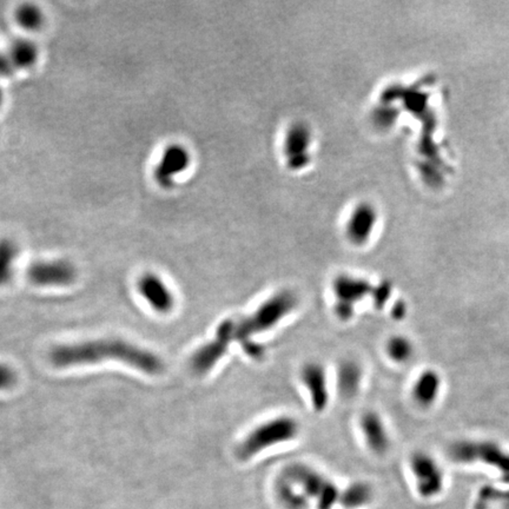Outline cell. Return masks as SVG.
Masks as SVG:
<instances>
[{"instance_id":"obj_25","label":"cell","mask_w":509,"mask_h":509,"mask_svg":"<svg viewBox=\"0 0 509 509\" xmlns=\"http://www.w3.org/2000/svg\"><path fill=\"white\" fill-rule=\"evenodd\" d=\"M17 381V375L9 365L0 363V390L9 389Z\"/></svg>"},{"instance_id":"obj_29","label":"cell","mask_w":509,"mask_h":509,"mask_svg":"<svg viewBox=\"0 0 509 509\" xmlns=\"http://www.w3.org/2000/svg\"><path fill=\"white\" fill-rule=\"evenodd\" d=\"M506 507L509 509V495L508 497H507V500H506Z\"/></svg>"},{"instance_id":"obj_8","label":"cell","mask_w":509,"mask_h":509,"mask_svg":"<svg viewBox=\"0 0 509 509\" xmlns=\"http://www.w3.org/2000/svg\"><path fill=\"white\" fill-rule=\"evenodd\" d=\"M298 378L308 394L315 413H323L330 403V380L326 365L319 361H308L299 369Z\"/></svg>"},{"instance_id":"obj_3","label":"cell","mask_w":509,"mask_h":509,"mask_svg":"<svg viewBox=\"0 0 509 509\" xmlns=\"http://www.w3.org/2000/svg\"><path fill=\"white\" fill-rule=\"evenodd\" d=\"M301 434V425L291 415H278L251 428L238 442L236 455L248 461L271 448L294 442Z\"/></svg>"},{"instance_id":"obj_28","label":"cell","mask_w":509,"mask_h":509,"mask_svg":"<svg viewBox=\"0 0 509 509\" xmlns=\"http://www.w3.org/2000/svg\"><path fill=\"white\" fill-rule=\"evenodd\" d=\"M3 102H4V92H3V89L0 87V106H1Z\"/></svg>"},{"instance_id":"obj_24","label":"cell","mask_w":509,"mask_h":509,"mask_svg":"<svg viewBox=\"0 0 509 509\" xmlns=\"http://www.w3.org/2000/svg\"><path fill=\"white\" fill-rule=\"evenodd\" d=\"M393 296V284L388 281H382L374 286L373 291L370 295V301L376 310H383L387 303L389 302Z\"/></svg>"},{"instance_id":"obj_27","label":"cell","mask_w":509,"mask_h":509,"mask_svg":"<svg viewBox=\"0 0 509 509\" xmlns=\"http://www.w3.org/2000/svg\"><path fill=\"white\" fill-rule=\"evenodd\" d=\"M14 70L16 69L13 67L9 54L0 51V77H11Z\"/></svg>"},{"instance_id":"obj_6","label":"cell","mask_w":509,"mask_h":509,"mask_svg":"<svg viewBox=\"0 0 509 509\" xmlns=\"http://www.w3.org/2000/svg\"><path fill=\"white\" fill-rule=\"evenodd\" d=\"M449 455L461 464L481 461L499 469L509 480V454L495 442L459 441L451 444Z\"/></svg>"},{"instance_id":"obj_2","label":"cell","mask_w":509,"mask_h":509,"mask_svg":"<svg viewBox=\"0 0 509 509\" xmlns=\"http://www.w3.org/2000/svg\"><path fill=\"white\" fill-rule=\"evenodd\" d=\"M299 297L291 289H281L265 298L251 314L236 319V342L238 344L256 339L278 327L297 309Z\"/></svg>"},{"instance_id":"obj_18","label":"cell","mask_w":509,"mask_h":509,"mask_svg":"<svg viewBox=\"0 0 509 509\" xmlns=\"http://www.w3.org/2000/svg\"><path fill=\"white\" fill-rule=\"evenodd\" d=\"M375 492L365 481H355L341 490L339 505L344 509H361L373 502Z\"/></svg>"},{"instance_id":"obj_21","label":"cell","mask_w":509,"mask_h":509,"mask_svg":"<svg viewBox=\"0 0 509 509\" xmlns=\"http://www.w3.org/2000/svg\"><path fill=\"white\" fill-rule=\"evenodd\" d=\"M8 54L14 69H31L38 62L39 49L32 41L21 38L12 43Z\"/></svg>"},{"instance_id":"obj_16","label":"cell","mask_w":509,"mask_h":509,"mask_svg":"<svg viewBox=\"0 0 509 509\" xmlns=\"http://www.w3.org/2000/svg\"><path fill=\"white\" fill-rule=\"evenodd\" d=\"M365 380V369L354 359L339 362L335 373L336 389L344 400H352L360 394Z\"/></svg>"},{"instance_id":"obj_15","label":"cell","mask_w":509,"mask_h":509,"mask_svg":"<svg viewBox=\"0 0 509 509\" xmlns=\"http://www.w3.org/2000/svg\"><path fill=\"white\" fill-rule=\"evenodd\" d=\"M138 290L148 304L158 313L168 314L174 309V294L157 275L145 273L138 281Z\"/></svg>"},{"instance_id":"obj_17","label":"cell","mask_w":509,"mask_h":509,"mask_svg":"<svg viewBox=\"0 0 509 509\" xmlns=\"http://www.w3.org/2000/svg\"><path fill=\"white\" fill-rule=\"evenodd\" d=\"M442 389V378L435 369H426L418 374L413 387H411V398L416 406L421 408H431L438 401L440 393Z\"/></svg>"},{"instance_id":"obj_13","label":"cell","mask_w":509,"mask_h":509,"mask_svg":"<svg viewBox=\"0 0 509 509\" xmlns=\"http://www.w3.org/2000/svg\"><path fill=\"white\" fill-rule=\"evenodd\" d=\"M311 133L302 123L291 125L284 139V153L290 169H303L309 163Z\"/></svg>"},{"instance_id":"obj_22","label":"cell","mask_w":509,"mask_h":509,"mask_svg":"<svg viewBox=\"0 0 509 509\" xmlns=\"http://www.w3.org/2000/svg\"><path fill=\"white\" fill-rule=\"evenodd\" d=\"M19 249L14 240L0 238V286H6L13 278Z\"/></svg>"},{"instance_id":"obj_9","label":"cell","mask_w":509,"mask_h":509,"mask_svg":"<svg viewBox=\"0 0 509 509\" xmlns=\"http://www.w3.org/2000/svg\"><path fill=\"white\" fill-rule=\"evenodd\" d=\"M27 278L41 286H70L77 278V269L65 260L34 262L27 269Z\"/></svg>"},{"instance_id":"obj_1","label":"cell","mask_w":509,"mask_h":509,"mask_svg":"<svg viewBox=\"0 0 509 509\" xmlns=\"http://www.w3.org/2000/svg\"><path fill=\"white\" fill-rule=\"evenodd\" d=\"M50 360L59 368L112 360L124 362L149 375H158L164 370V362L155 352L120 339L62 344L51 350Z\"/></svg>"},{"instance_id":"obj_19","label":"cell","mask_w":509,"mask_h":509,"mask_svg":"<svg viewBox=\"0 0 509 509\" xmlns=\"http://www.w3.org/2000/svg\"><path fill=\"white\" fill-rule=\"evenodd\" d=\"M275 494L280 505L284 509L310 508V500L284 475H282L275 484Z\"/></svg>"},{"instance_id":"obj_11","label":"cell","mask_w":509,"mask_h":509,"mask_svg":"<svg viewBox=\"0 0 509 509\" xmlns=\"http://www.w3.org/2000/svg\"><path fill=\"white\" fill-rule=\"evenodd\" d=\"M359 426L369 451L377 456L385 455L389 451L392 439L388 427L380 413L367 410L361 415Z\"/></svg>"},{"instance_id":"obj_14","label":"cell","mask_w":509,"mask_h":509,"mask_svg":"<svg viewBox=\"0 0 509 509\" xmlns=\"http://www.w3.org/2000/svg\"><path fill=\"white\" fill-rule=\"evenodd\" d=\"M283 475L296 484L310 501L317 500L331 481L317 469L304 464H291Z\"/></svg>"},{"instance_id":"obj_7","label":"cell","mask_w":509,"mask_h":509,"mask_svg":"<svg viewBox=\"0 0 509 509\" xmlns=\"http://www.w3.org/2000/svg\"><path fill=\"white\" fill-rule=\"evenodd\" d=\"M409 469L418 495L431 500L444 488V473L438 460L429 453L416 451L410 455Z\"/></svg>"},{"instance_id":"obj_5","label":"cell","mask_w":509,"mask_h":509,"mask_svg":"<svg viewBox=\"0 0 509 509\" xmlns=\"http://www.w3.org/2000/svg\"><path fill=\"white\" fill-rule=\"evenodd\" d=\"M232 342H236V319H224L216 329L214 339L197 349L191 357L192 370L199 375L212 372L228 354Z\"/></svg>"},{"instance_id":"obj_12","label":"cell","mask_w":509,"mask_h":509,"mask_svg":"<svg viewBox=\"0 0 509 509\" xmlns=\"http://www.w3.org/2000/svg\"><path fill=\"white\" fill-rule=\"evenodd\" d=\"M377 224L376 209L370 203H360L352 210L346 224V236L352 245L362 247L373 236Z\"/></svg>"},{"instance_id":"obj_26","label":"cell","mask_w":509,"mask_h":509,"mask_svg":"<svg viewBox=\"0 0 509 509\" xmlns=\"http://www.w3.org/2000/svg\"><path fill=\"white\" fill-rule=\"evenodd\" d=\"M407 314H408V306H407L406 301L403 299H398L396 302L394 303L392 309H390V315L393 317L394 321H403L406 319Z\"/></svg>"},{"instance_id":"obj_4","label":"cell","mask_w":509,"mask_h":509,"mask_svg":"<svg viewBox=\"0 0 509 509\" xmlns=\"http://www.w3.org/2000/svg\"><path fill=\"white\" fill-rule=\"evenodd\" d=\"M374 286L369 280L352 273H339L331 282L335 298L332 310L341 322H350L357 314V306L370 298Z\"/></svg>"},{"instance_id":"obj_20","label":"cell","mask_w":509,"mask_h":509,"mask_svg":"<svg viewBox=\"0 0 509 509\" xmlns=\"http://www.w3.org/2000/svg\"><path fill=\"white\" fill-rule=\"evenodd\" d=\"M385 352L394 363L406 365L414 357L415 344L408 336L396 334L385 341Z\"/></svg>"},{"instance_id":"obj_23","label":"cell","mask_w":509,"mask_h":509,"mask_svg":"<svg viewBox=\"0 0 509 509\" xmlns=\"http://www.w3.org/2000/svg\"><path fill=\"white\" fill-rule=\"evenodd\" d=\"M16 21L23 29L37 31L44 24V13L34 4H24L16 11Z\"/></svg>"},{"instance_id":"obj_10","label":"cell","mask_w":509,"mask_h":509,"mask_svg":"<svg viewBox=\"0 0 509 509\" xmlns=\"http://www.w3.org/2000/svg\"><path fill=\"white\" fill-rule=\"evenodd\" d=\"M191 164L189 150L182 144H171L166 146L161 159L155 168L153 177L161 188H171L174 179L187 171Z\"/></svg>"}]
</instances>
